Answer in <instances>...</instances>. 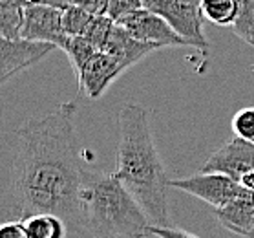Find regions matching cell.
Here are the masks:
<instances>
[{"mask_svg": "<svg viewBox=\"0 0 254 238\" xmlns=\"http://www.w3.org/2000/svg\"><path fill=\"white\" fill-rule=\"evenodd\" d=\"M75 114L77 103H63L18 130L11 185V211L18 220L52 213L82 229L79 194L88 167L75 132Z\"/></svg>", "mask_w": 254, "mask_h": 238, "instance_id": "6da1fadb", "label": "cell"}, {"mask_svg": "<svg viewBox=\"0 0 254 238\" xmlns=\"http://www.w3.org/2000/svg\"><path fill=\"white\" fill-rule=\"evenodd\" d=\"M119 147L114 176L143 207L152 226H172L168 215V178L154 145L148 110L128 103L119 110Z\"/></svg>", "mask_w": 254, "mask_h": 238, "instance_id": "7a4b0ae2", "label": "cell"}, {"mask_svg": "<svg viewBox=\"0 0 254 238\" xmlns=\"http://www.w3.org/2000/svg\"><path fill=\"white\" fill-rule=\"evenodd\" d=\"M81 224L93 238H148L150 220L114 172L86 168L79 194Z\"/></svg>", "mask_w": 254, "mask_h": 238, "instance_id": "3957f363", "label": "cell"}, {"mask_svg": "<svg viewBox=\"0 0 254 238\" xmlns=\"http://www.w3.org/2000/svg\"><path fill=\"white\" fill-rule=\"evenodd\" d=\"M150 11L161 15L167 20L176 33L183 37L189 46L208 48V42L203 35V13L201 7L194 0H156L150 7Z\"/></svg>", "mask_w": 254, "mask_h": 238, "instance_id": "277c9868", "label": "cell"}, {"mask_svg": "<svg viewBox=\"0 0 254 238\" xmlns=\"http://www.w3.org/2000/svg\"><path fill=\"white\" fill-rule=\"evenodd\" d=\"M170 187L199 198L208 205H212L214 209L227 205L243 191V185L240 181L220 172H197L187 178H176V180H170Z\"/></svg>", "mask_w": 254, "mask_h": 238, "instance_id": "5b68a950", "label": "cell"}, {"mask_svg": "<svg viewBox=\"0 0 254 238\" xmlns=\"http://www.w3.org/2000/svg\"><path fill=\"white\" fill-rule=\"evenodd\" d=\"M119 26L127 29L128 33L135 39L148 44H156L159 48L168 46H189L183 37L176 33V29L157 13L150 9H137L132 15H128Z\"/></svg>", "mask_w": 254, "mask_h": 238, "instance_id": "8992f818", "label": "cell"}, {"mask_svg": "<svg viewBox=\"0 0 254 238\" xmlns=\"http://www.w3.org/2000/svg\"><path fill=\"white\" fill-rule=\"evenodd\" d=\"M254 168V143L232 138L214 151V154L203 163L201 172H220L231 176L232 180L242 181L249 170Z\"/></svg>", "mask_w": 254, "mask_h": 238, "instance_id": "52a82bcc", "label": "cell"}, {"mask_svg": "<svg viewBox=\"0 0 254 238\" xmlns=\"http://www.w3.org/2000/svg\"><path fill=\"white\" fill-rule=\"evenodd\" d=\"M20 39L31 42H46L55 48H63L66 41L63 31V11L39 4L26 6Z\"/></svg>", "mask_w": 254, "mask_h": 238, "instance_id": "ba28073f", "label": "cell"}, {"mask_svg": "<svg viewBox=\"0 0 254 238\" xmlns=\"http://www.w3.org/2000/svg\"><path fill=\"white\" fill-rule=\"evenodd\" d=\"M52 44L46 42H31L24 39H6L0 35V84L11 79L15 74L39 63L52 52Z\"/></svg>", "mask_w": 254, "mask_h": 238, "instance_id": "9c48e42d", "label": "cell"}, {"mask_svg": "<svg viewBox=\"0 0 254 238\" xmlns=\"http://www.w3.org/2000/svg\"><path fill=\"white\" fill-rule=\"evenodd\" d=\"M123 72L125 70L112 55L106 52H97L77 76L79 90L90 99H99Z\"/></svg>", "mask_w": 254, "mask_h": 238, "instance_id": "30bf717a", "label": "cell"}, {"mask_svg": "<svg viewBox=\"0 0 254 238\" xmlns=\"http://www.w3.org/2000/svg\"><path fill=\"white\" fill-rule=\"evenodd\" d=\"M214 216L225 229L247 238L254 229V192L243 189L227 205L214 209Z\"/></svg>", "mask_w": 254, "mask_h": 238, "instance_id": "8fae6325", "label": "cell"}, {"mask_svg": "<svg viewBox=\"0 0 254 238\" xmlns=\"http://www.w3.org/2000/svg\"><path fill=\"white\" fill-rule=\"evenodd\" d=\"M156 50H159V46L139 41V39L130 35L127 29L119 26V24L114 26L110 41H108V44L104 48V52L116 59L123 70H127V68L133 66L135 63L143 61L148 53L156 52Z\"/></svg>", "mask_w": 254, "mask_h": 238, "instance_id": "7c38bea8", "label": "cell"}, {"mask_svg": "<svg viewBox=\"0 0 254 238\" xmlns=\"http://www.w3.org/2000/svg\"><path fill=\"white\" fill-rule=\"evenodd\" d=\"M22 222L29 238H64L66 235V222L52 213H39Z\"/></svg>", "mask_w": 254, "mask_h": 238, "instance_id": "4fadbf2b", "label": "cell"}, {"mask_svg": "<svg viewBox=\"0 0 254 238\" xmlns=\"http://www.w3.org/2000/svg\"><path fill=\"white\" fill-rule=\"evenodd\" d=\"M24 24V6L20 0H0V35L20 39Z\"/></svg>", "mask_w": 254, "mask_h": 238, "instance_id": "5bb4252c", "label": "cell"}, {"mask_svg": "<svg viewBox=\"0 0 254 238\" xmlns=\"http://www.w3.org/2000/svg\"><path fill=\"white\" fill-rule=\"evenodd\" d=\"M203 17L218 26H234L238 17L236 0H201Z\"/></svg>", "mask_w": 254, "mask_h": 238, "instance_id": "9a60e30c", "label": "cell"}, {"mask_svg": "<svg viewBox=\"0 0 254 238\" xmlns=\"http://www.w3.org/2000/svg\"><path fill=\"white\" fill-rule=\"evenodd\" d=\"M61 50L66 52V55H68L69 63H71V66H73V70H75L77 76L82 72V68L86 66L88 61L97 53V50L93 48L92 42L82 35L81 37H66V41H64Z\"/></svg>", "mask_w": 254, "mask_h": 238, "instance_id": "2e32d148", "label": "cell"}, {"mask_svg": "<svg viewBox=\"0 0 254 238\" xmlns=\"http://www.w3.org/2000/svg\"><path fill=\"white\" fill-rule=\"evenodd\" d=\"M93 20V15L84 11L82 7L71 4L63 11V31L66 37H84L90 24Z\"/></svg>", "mask_w": 254, "mask_h": 238, "instance_id": "e0dca14e", "label": "cell"}, {"mask_svg": "<svg viewBox=\"0 0 254 238\" xmlns=\"http://www.w3.org/2000/svg\"><path fill=\"white\" fill-rule=\"evenodd\" d=\"M238 17L234 22V33L242 41L254 46V0H236Z\"/></svg>", "mask_w": 254, "mask_h": 238, "instance_id": "ac0fdd59", "label": "cell"}, {"mask_svg": "<svg viewBox=\"0 0 254 238\" xmlns=\"http://www.w3.org/2000/svg\"><path fill=\"white\" fill-rule=\"evenodd\" d=\"M114 26H116V22H114L110 17H106V15L93 17L92 24H90L88 31L84 33V37L92 42L93 48H95L97 52H104V48H106V44L110 41Z\"/></svg>", "mask_w": 254, "mask_h": 238, "instance_id": "d6986e66", "label": "cell"}, {"mask_svg": "<svg viewBox=\"0 0 254 238\" xmlns=\"http://www.w3.org/2000/svg\"><path fill=\"white\" fill-rule=\"evenodd\" d=\"M231 127L238 138H242L249 143H254V106L238 110L232 117Z\"/></svg>", "mask_w": 254, "mask_h": 238, "instance_id": "ffe728a7", "label": "cell"}, {"mask_svg": "<svg viewBox=\"0 0 254 238\" xmlns=\"http://www.w3.org/2000/svg\"><path fill=\"white\" fill-rule=\"evenodd\" d=\"M137 9H143L141 0H108L106 17H110L116 24H121L128 15H132Z\"/></svg>", "mask_w": 254, "mask_h": 238, "instance_id": "44dd1931", "label": "cell"}, {"mask_svg": "<svg viewBox=\"0 0 254 238\" xmlns=\"http://www.w3.org/2000/svg\"><path fill=\"white\" fill-rule=\"evenodd\" d=\"M148 235L157 238H199L192 233L178 229L174 226H152V224L148 226Z\"/></svg>", "mask_w": 254, "mask_h": 238, "instance_id": "7402d4cb", "label": "cell"}, {"mask_svg": "<svg viewBox=\"0 0 254 238\" xmlns=\"http://www.w3.org/2000/svg\"><path fill=\"white\" fill-rule=\"evenodd\" d=\"M0 238H29L22 220H13L0 224Z\"/></svg>", "mask_w": 254, "mask_h": 238, "instance_id": "603a6c76", "label": "cell"}, {"mask_svg": "<svg viewBox=\"0 0 254 238\" xmlns=\"http://www.w3.org/2000/svg\"><path fill=\"white\" fill-rule=\"evenodd\" d=\"M71 4L82 7L84 11H88L93 17H101V15H106L108 0H71Z\"/></svg>", "mask_w": 254, "mask_h": 238, "instance_id": "cb8c5ba5", "label": "cell"}, {"mask_svg": "<svg viewBox=\"0 0 254 238\" xmlns=\"http://www.w3.org/2000/svg\"><path fill=\"white\" fill-rule=\"evenodd\" d=\"M22 2V6L26 7V6H31V4H39L41 0H20Z\"/></svg>", "mask_w": 254, "mask_h": 238, "instance_id": "d4e9b609", "label": "cell"}, {"mask_svg": "<svg viewBox=\"0 0 254 238\" xmlns=\"http://www.w3.org/2000/svg\"><path fill=\"white\" fill-rule=\"evenodd\" d=\"M247 238H254V229H253V231H251V235H249Z\"/></svg>", "mask_w": 254, "mask_h": 238, "instance_id": "484cf974", "label": "cell"}]
</instances>
